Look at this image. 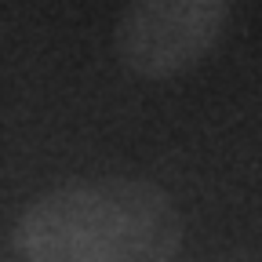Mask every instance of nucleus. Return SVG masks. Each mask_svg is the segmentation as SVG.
Segmentation results:
<instances>
[{
    "mask_svg": "<svg viewBox=\"0 0 262 262\" xmlns=\"http://www.w3.org/2000/svg\"><path fill=\"white\" fill-rule=\"evenodd\" d=\"M15 244L29 262H171L182 219L168 193L139 179H80L44 193Z\"/></svg>",
    "mask_w": 262,
    "mask_h": 262,
    "instance_id": "obj_1",
    "label": "nucleus"
},
{
    "mask_svg": "<svg viewBox=\"0 0 262 262\" xmlns=\"http://www.w3.org/2000/svg\"><path fill=\"white\" fill-rule=\"evenodd\" d=\"M229 0H127L117 18V58L135 77L171 80L201 66L219 44Z\"/></svg>",
    "mask_w": 262,
    "mask_h": 262,
    "instance_id": "obj_2",
    "label": "nucleus"
}]
</instances>
